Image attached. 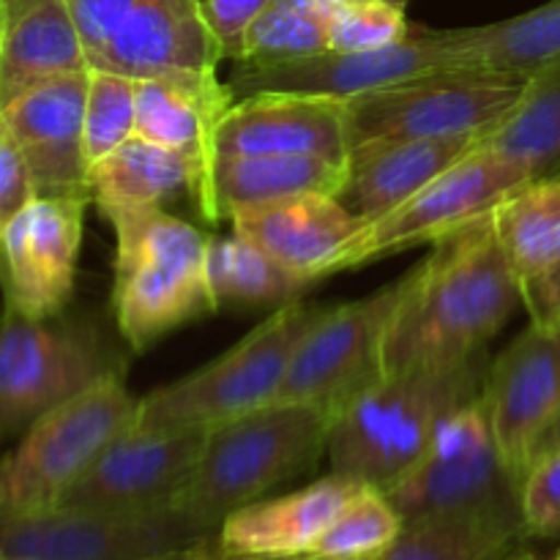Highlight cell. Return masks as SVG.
<instances>
[{"label": "cell", "mask_w": 560, "mask_h": 560, "mask_svg": "<svg viewBox=\"0 0 560 560\" xmlns=\"http://www.w3.org/2000/svg\"><path fill=\"white\" fill-rule=\"evenodd\" d=\"M38 200L36 180L9 131L0 129V224Z\"/></svg>", "instance_id": "74e56055"}, {"label": "cell", "mask_w": 560, "mask_h": 560, "mask_svg": "<svg viewBox=\"0 0 560 560\" xmlns=\"http://www.w3.org/2000/svg\"><path fill=\"white\" fill-rule=\"evenodd\" d=\"M115 230L113 312L120 337L145 350L219 310L208 284V235L164 208L102 211Z\"/></svg>", "instance_id": "5b68a950"}, {"label": "cell", "mask_w": 560, "mask_h": 560, "mask_svg": "<svg viewBox=\"0 0 560 560\" xmlns=\"http://www.w3.org/2000/svg\"><path fill=\"white\" fill-rule=\"evenodd\" d=\"M523 304L534 323L560 326V266L552 268L547 277L525 284Z\"/></svg>", "instance_id": "f35d334b"}, {"label": "cell", "mask_w": 560, "mask_h": 560, "mask_svg": "<svg viewBox=\"0 0 560 560\" xmlns=\"http://www.w3.org/2000/svg\"><path fill=\"white\" fill-rule=\"evenodd\" d=\"M69 5L88 69L178 88L217 137L235 96L219 80L224 55L197 0H69Z\"/></svg>", "instance_id": "7a4b0ae2"}, {"label": "cell", "mask_w": 560, "mask_h": 560, "mask_svg": "<svg viewBox=\"0 0 560 560\" xmlns=\"http://www.w3.org/2000/svg\"><path fill=\"white\" fill-rule=\"evenodd\" d=\"M520 304L523 282L487 213L435 241L430 257L405 273L402 299L383 339V377L485 359Z\"/></svg>", "instance_id": "6da1fadb"}, {"label": "cell", "mask_w": 560, "mask_h": 560, "mask_svg": "<svg viewBox=\"0 0 560 560\" xmlns=\"http://www.w3.org/2000/svg\"><path fill=\"white\" fill-rule=\"evenodd\" d=\"M520 514L528 536H560V452L528 470L520 487Z\"/></svg>", "instance_id": "d590c367"}, {"label": "cell", "mask_w": 560, "mask_h": 560, "mask_svg": "<svg viewBox=\"0 0 560 560\" xmlns=\"http://www.w3.org/2000/svg\"><path fill=\"white\" fill-rule=\"evenodd\" d=\"M348 164L315 156H219L213 189L222 219L235 208L282 200L293 195H334L345 186Z\"/></svg>", "instance_id": "83f0119b"}, {"label": "cell", "mask_w": 560, "mask_h": 560, "mask_svg": "<svg viewBox=\"0 0 560 560\" xmlns=\"http://www.w3.org/2000/svg\"><path fill=\"white\" fill-rule=\"evenodd\" d=\"M175 560H282V558H260V556H241V552H230L219 545V536H213V539L191 547L189 552H184V556Z\"/></svg>", "instance_id": "60d3db41"}, {"label": "cell", "mask_w": 560, "mask_h": 560, "mask_svg": "<svg viewBox=\"0 0 560 560\" xmlns=\"http://www.w3.org/2000/svg\"><path fill=\"white\" fill-rule=\"evenodd\" d=\"M485 359L454 370L381 377L339 410L328 432L331 474L388 492L416 468L441 427L485 394Z\"/></svg>", "instance_id": "3957f363"}, {"label": "cell", "mask_w": 560, "mask_h": 560, "mask_svg": "<svg viewBox=\"0 0 560 560\" xmlns=\"http://www.w3.org/2000/svg\"><path fill=\"white\" fill-rule=\"evenodd\" d=\"M208 430H135L120 435L63 495L66 509L156 512L175 509Z\"/></svg>", "instance_id": "2e32d148"}, {"label": "cell", "mask_w": 560, "mask_h": 560, "mask_svg": "<svg viewBox=\"0 0 560 560\" xmlns=\"http://www.w3.org/2000/svg\"><path fill=\"white\" fill-rule=\"evenodd\" d=\"M402 290L405 277L361 301L328 306L295 350L277 402L315 405L334 419L375 386L383 377V339Z\"/></svg>", "instance_id": "8fae6325"}, {"label": "cell", "mask_w": 560, "mask_h": 560, "mask_svg": "<svg viewBox=\"0 0 560 560\" xmlns=\"http://www.w3.org/2000/svg\"><path fill=\"white\" fill-rule=\"evenodd\" d=\"M405 520L375 487H364L342 512L337 514L320 541L315 556L334 560H381L402 534Z\"/></svg>", "instance_id": "1f68e13d"}, {"label": "cell", "mask_w": 560, "mask_h": 560, "mask_svg": "<svg viewBox=\"0 0 560 560\" xmlns=\"http://www.w3.org/2000/svg\"><path fill=\"white\" fill-rule=\"evenodd\" d=\"M528 180H534L528 170L487 145L485 140L402 206L366 224L359 238L342 252L334 273L413 249L419 244H435L495 211L503 197Z\"/></svg>", "instance_id": "30bf717a"}, {"label": "cell", "mask_w": 560, "mask_h": 560, "mask_svg": "<svg viewBox=\"0 0 560 560\" xmlns=\"http://www.w3.org/2000/svg\"><path fill=\"white\" fill-rule=\"evenodd\" d=\"M523 77L448 69L345 98L350 148L370 140L490 135L514 107Z\"/></svg>", "instance_id": "ba28073f"}, {"label": "cell", "mask_w": 560, "mask_h": 560, "mask_svg": "<svg viewBox=\"0 0 560 560\" xmlns=\"http://www.w3.org/2000/svg\"><path fill=\"white\" fill-rule=\"evenodd\" d=\"M364 487L348 476L331 474L290 495L255 501L219 525V545L241 556H310L328 525Z\"/></svg>", "instance_id": "7402d4cb"}, {"label": "cell", "mask_w": 560, "mask_h": 560, "mask_svg": "<svg viewBox=\"0 0 560 560\" xmlns=\"http://www.w3.org/2000/svg\"><path fill=\"white\" fill-rule=\"evenodd\" d=\"M85 200L38 197L0 224L5 304L31 320H52L74 288Z\"/></svg>", "instance_id": "e0dca14e"}, {"label": "cell", "mask_w": 560, "mask_h": 560, "mask_svg": "<svg viewBox=\"0 0 560 560\" xmlns=\"http://www.w3.org/2000/svg\"><path fill=\"white\" fill-rule=\"evenodd\" d=\"M271 3L288 5V9H301V11H312V14L323 16V20H331L337 16L339 11L355 9V5L364 3H375V0H271ZM397 3H408V0H397Z\"/></svg>", "instance_id": "ab89813d"}, {"label": "cell", "mask_w": 560, "mask_h": 560, "mask_svg": "<svg viewBox=\"0 0 560 560\" xmlns=\"http://www.w3.org/2000/svg\"><path fill=\"white\" fill-rule=\"evenodd\" d=\"M326 310L301 299L279 306L211 364L145 394L135 430H211L277 402L295 350Z\"/></svg>", "instance_id": "8992f818"}, {"label": "cell", "mask_w": 560, "mask_h": 560, "mask_svg": "<svg viewBox=\"0 0 560 560\" xmlns=\"http://www.w3.org/2000/svg\"><path fill=\"white\" fill-rule=\"evenodd\" d=\"M487 135L370 140L350 148L339 200L355 217L375 222L479 148Z\"/></svg>", "instance_id": "44dd1931"}, {"label": "cell", "mask_w": 560, "mask_h": 560, "mask_svg": "<svg viewBox=\"0 0 560 560\" xmlns=\"http://www.w3.org/2000/svg\"><path fill=\"white\" fill-rule=\"evenodd\" d=\"M328 49H331V38H328V22L323 16L271 3L246 27L233 63H290V60L323 55Z\"/></svg>", "instance_id": "d6a6232c"}, {"label": "cell", "mask_w": 560, "mask_h": 560, "mask_svg": "<svg viewBox=\"0 0 560 560\" xmlns=\"http://www.w3.org/2000/svg\"><path fill=\"white\" fill-rule=\"evenodd\" d=\"M487 145L534 178L560 173V58L528 77L517 107L487 135Z\"/></svg>", "instance_id": "f546056e"}, {"label": "cell", "mask_w": 560, "mask_h": 560, "mask_svg": "<svg viewBox=\"0 0 560 560\" xmlns=\"http://www.w3.org/2000/svg\"><path fill=\"white\" fill-rule=\"evenodd\" d=\"M331 421L315 405L271 402L211 427L175 512L206 534H219L230 514L315 468L326 454Z\"/></svg>", "instance_id": "277c9868"}, {"label": "cell", "mask_w": 560, "mask_h": 560, "mask_svg": "<svg viewBox=\"0 0 560 560\" xmlns=\"http://www.w3.org/2000/svg\"><path fill=\"white\" fill-rule=\"evenodd\" d=\"M219 534H206L175 509L98 512L66 509L3 520V560H145L189 550Z\"/></svg>", "instance_id": "4fadbf2b"}, {"label": "cell", "mask_w": 560, "mask_h": 560, "mask_svg": "<svg viewBox=\"0 0 560 560\" xmlns=\"http://www.w3.org/2000/svg\"><path fill=\"white\" fill-rule=\"evenodd\" d=\"M556 452H560V413L550 421V424H547V430L541 432L539 441L534 443V452H530V459H528V470Z\"/></svg>", "instance_id": "b9f144b4"}, {"label": "cell", "mask_w": 560, "mask_h": 560, "mask_svg": "<svg viewBox=\"0 0 560 560\" xmlns=\"http://www.w3.org/2000/svg\"><path fill=\"white\" fill-rule=\"evenodd\" d=\"M558 175H560V173H558Z\"/></svg>", "instance_id": "7dc6e473"}, {"label": "cell", "mask_w": 560, "mask_h": 560, "mask_svg": "<svg viewBox=\"0 0 560 560\" xmlns=\"http://www.w3.org/2000/svg\"><path fill=\"white\" fill-rule=\"evenodd\" d=\"M137 405L124 372L38 416L0 470V520L31 517L60 506L85 470L135 427Z\"/></svg>", "instance_id": "52a82bcc"}, {"label": "cell", "mask_w": 560, "mask_h": 560, "mask_svg": "<svg viewBox=\"0 0 560 560\" xmlns=\"http://www.w3.org/2000/svg\"><path fill=\"white\" fill-rule=\"evenodd\" d=\"M405 9L408 3L375 0V3L339 11L337 16L328 20L331 49L334 52H364V49H381L399 42L413 27L405 16Z\"/></svg>", "instance_id": "e575fe53"}, {"label": "cell", "mask_w": 560, "mask_h": 560, "mask_svg": "<svg viewBox=\"0 0 560 560\" xmlns=\"http://www.w3.org/2000/svg\"><path fill=\"white\" fill-rule=\"evenodd\" d=\"M140 80L118 71L88 69L85 96V159L88 167L118 151L137 135Z\"/></svg>", "instance_id": "836d02e7"}, {"label": "cell", "mask_w": 560, "mask_h": 560, "mask_svg": "<svg viewBox=\"0 0 560 560\" xmlns=\"http://www.w3.org/2000/svg\"><path fill=\"white\" fill-rule=\"evenodd\" d=\"M113 350L88 323L31 320L5 304L0 342V430L25 432L38 416L118 375Z\"/></svg>", "instance_id": "9c48e42d"}, {"label": "cell", "mask_w": 560, "mask_h": 560, "mask_svg": "<svg viewBox=\"0 0 560 560\" xmlns=\"http://www.w3.org/2000/svg\"><path fill=\"white\" fill-rule=\"evenodd\" d=\"M492 219L523 288L560 266V175L517 186L498 202Z\"/></svg>", "instance_id": "f1b7e54d"}, {"label": "cell", "mask_w": 560, "mask_h": 560, "mask_svg": "<svg viewBox=\"0 0 560 560\" xmlns=\"http://www.w3.org/2000/svg\"><path fill=\"white\" fill-rule=\"evenodd\" d=\"M556 560H560V552H558V558H556Z\"/></svg>", "instance_id": "bcb514c9"}, {"label": "cell", "mask_w": 560, "mask_h": 560, "mask_svg": "<svg viewBox=\"0 0 560 560\" xmlns=\"http://www.w3.org/2000/svg\"><path fill=\"white\" fill-rule=\"evenodd\" d=\"M219 156H315L348 164L345 98L310 93H255L238 98L217 129Z\"/></svg>", "instance_id": "d6986e66"}, {"label": "cell", "mask_w": 560, "mask_h": 560, "mask_svg": "<svg viewBox=\"0 0 560 560\" xmlns=\"http://www.w3.org/2000/svg\"><path fill=\"white\" fill-rule=\"evenodd\" d=\"M208 284L219 306L224 304H290L310 279L299 277L244 235H217L208 241Z\"/></svg>", "instance_id": "4dcf8cb0"}, {"label": "cell", "mask_w": 560, "mask_h": 560, "mask_svg": "<svg viewBox=\"0 0 560 560\" xmlns=\"http://www.w3.org/2000/svg\"><path fill=\"white\" fill-rule=\"evenodd\" d=\"M230 222L235 233L312 284L331 277L342 252L370 224L339 197L317 191L235 208Z\"/></svg>", "instance_id": "ffe728a7"}, {"label": "cell", "mask_w": 560, "mask_h": 560, "mask_svg": "<svg viewBox=\"0 0 560 560\" xmlns=\"http://www.w3.org/2000/svg\"><path fill=\"white\" fill-rule=\"evenodd\" d=\"M520 509H468L408 520L381 560H506L525 539Z\"/></svg>", "instance_id": "cb8c5ba5"}, {"label": "cell", "mask_w": 560, "mask_h": 560, "mask_svg": "<svg viewBox=\"0 0 560 560\" xmlns=\"http://www.w3.org/2000/svg\"><path fill=\"white\" fill-rule=\"evenodd\" d=\"M282 560H334V558H323V556H315V552H310V556H295V558H282Z\"/></svg>", "instance_id": "f6af8a7d"}, {"label": "cell", "mask_w": 560, "mask_h": 560, "mask_svg": "<svg viewBox=\"0 0 560 560\" xmlns=\"http://www.w3.org/2000/svg\"><path fill=\"white\" fill-rule=\"evenodd\" d=\"M91 195L98 211L164 208L178 197L191 200V170L175 151L135 135L93 164Z\"/></svg>", "instance_id": "4316f807"}, {"label": "cell", "mask_w": 560, "mask_h": 560, "mask_svg": "<svg viewBox=\"0 0 560 560\" xmlns=\"http://www.w3.org/2000/svg\"><path fill=\"white\" fill-rule=\"evenodd\" d=\"M485 399L503 463L520 490L534 443L560 413V326L530 320L487 372Z\"/></svg>", "instance_id": "ac0fdd59"}, {"label": "cell", "mask_w": 560, "mask_h": 560, "mask_svg": "<svg viewBox=\"0 0 560 560\" xmlns=\"http://www.w3.org/2000/svg\"><path fill=\"white\" fill-rule=\"evenodd\" d=\"M137 135L178 153L191 170V202L206 222H219L222 211L213 189L217 137L189 96L167 82L140 80Z\"/></svg>", "instance_id": "d4e9b609"}, {"label": "cell", "mask_w": 560, "mask_h": 560, "mask_svg": "<svg viewBox=\"0 0 560 560\" xmlns=\"http://www.w3.org/2000/svg\"><path fill=\"white\" fill-rule=\"evenodd\" d=\"M197 547V545H195ZM191 550V547H189ZM189 550H180V552H167V556H156V558H145V560H175V558H180L184 556V552H189Z\"/></svg>", "instance_id": "ee69618b"}, {"label": "cell", "mask_w": 560, "mask_h": 560, "mask_svg": "<svg viewBox=\"0 0 560 560\" xmlns=\"http://www.w3.org/2000/svg\"><path fill=\"white\" fill-rule=\"evenodd\" d=\"M459 69L452 31L413 25L399 42L364 52H328L273 66L235 63L230 93L235 102L255 93H310V96L353 98L375 88L394 85L432 71Z\"/></svg>", "instance_id": "5bb4252c"}, {"label": "cell", "mask_w": 560, "mask_h": 560, "mask_svg": "<svg viewBox=\"0 0 560 560\" xmlns=\"http://www.w3.org/2000/svg\"><path fill=\"white\" fill-rule=\"evenodd\" d=\"M386 498L405 523L441 512L520 509V490L503 463L485 394L441 427L424 457Z\"/></svg>", "instance_id": "7c38bea8"}, {"label": "cell", "mask_w": 560, "mask_h": 560, "mask_svg": "<svg viewBox=\"0 0 560 560\" xmlns=\"http://www.w3.org/2000/svg\"><path fill=\"white\" fill-rule=\"evenodd\" d=\"M197 5L222 47L224 60H235L246 27L266 5H271V0H197Z\"/></svg>", "instance_id": "8d00e7d4"}, {"label": "cell", "mask_w": 560, "mask_h": 560, "mask_svg": "<svg viewBox=\"0 0 560 560\" xmlns=\"http://www.w3.org/2000/svg\"><path fill=\"white\" fill-rule=\"evenodd\" d=\"M88 71L47 77L0 104L9 131L31 167L38 197L93 202L85 159Z\"/></svg>", "instance_id": "9a60e30c"}, {"label": "cell", "mask_w": 560, "mask_h": 560, "mask_svg": "<svg viewBox=\"0 0 560 560\" xmlns=\"http://www.w3.org/2000/svg\"><path fill=\"white\" fill-rule=\"evenodd\" d=\"M459 69H481L528 80L560 58V0L479 27H454Z\"/></svg>", "instance_id": "484cf974"}, {"label": "cell", "mask_w": 560, "mask_h": 560, "mask_svg": "<svg viewBox=\"0 0 560 560\" xmlns=\"http://www.w3.org/2000/svg\"><path fill=\"white\" fill-rule=\"evenodd\" d=\"M506 560H545L541 556H536L534 550H525V547H517Z\"/></svg>", "instance_id": "7bdbcfd3"}, {"label": "cell", "mask_w": 560, "mask_h": 560, "mask_svg": "<svg viewBox=\"0 0 560 560\" xmlns=\"http://www.w3.org/2000/svg\"><path fill=\"white\" fill-rule=\"evenodd\" d=\"M77 71H88V55L69 0H0V104Z\"/></svg>", "instance_id": "603a6c76"}]
</instances>
